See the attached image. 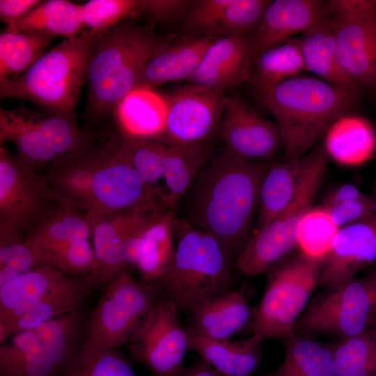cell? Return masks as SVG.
Instances as JSON below:
<instances>
[{
  "label": "cell",
  "mask_w": 376,
  "mask_h": 376,
  "mask_svg": "<svg viewBox=\"0 0 376 376\" xmlns=\"http://www.w3.org/2000/svg\"><path fill=\"white\" fill-rule=\"evenodd\" d=\"M272 163L245 160L224 149L201 169L180 201L182 217L217 239L229 267L253 234L260 185Z\"/></svg>",
  "instance_id": "6da1fadb"
},
{
  "label": "cell",
  "mask_w": 376,
  "mask_h": 376,
  "mask_svg": "<svg viewBox=\"0 0 376 376\" xmlns=\"http://www.w3.org/2000/svg\"><path fill=\"white\" fill-rule=\"evenodd\" d=\"M361 96L318 77L301 75L257 93L280 130L284 161L308 153Z\"/></svg>",
  "instance_id": "7a4b0ae2"
},
{
  "label": "cell",
  "mask_w": 376,
  "mask_h": 376,
  "mask_svg": "<svg viewBox=\"0 0 376 376\" xmlns=\"http://www.w3.org/2000/svg\"><path fill=\"white\" fill-rule=\"evenodd\" d=\"M167 39L150 24L130 19L100 31L87 70V108L97 118L113 114L117 104L136 89L141 73Z\"/></svg>",
  "instance_id": "3957f363"
},
{
  "label": "cell",
  "mask_w": 376,
  "mask_h": 376,
  "mask_svg": "<svg viewBox=\"0 0 376 376\" xmlns=\"http://www.w3.org/2000/svg\"><path fill=\"white\" fill-rule=\"evenodd\" d=\"M99 33L86 31L45 52L19 77L0 86L1 97L22 99L42 111L76 118L89 56Z\"/></svg>",
  "instance_id": "277c9868"
},
{
  "label": "cell",
  "mask_w": 376,
  "mask_h": 376,
  "mask_svg": "<svg viewBox=\"0 0 376 376\" xmlns=\"http://www.w3.org/2000/svg\"><path fill=\"white\" fill-rule=\"evenodd\" d=\"M175 235L174 258L158 281L162 296L171 301L179 313L189 312L201 302L233 290L235 277L213 235L178 215Z\"/></svg>",
  "instance_id": "5b68a950"
},
{
  "label": "cell",
  "mask_w": 376,
  "mask_h": 376,
  "mask_svg": "<svg viewBox=\"0 0 376 376\" xmlns=\"http://www.w3.org/2000/svg\"><path fill=\"white\" fill-rule=\"evenodd\" d=\"M76 118L19 105L0 109V141H10L17 157L36 170L56 159L80 151L94 142Z\"/></svg>",
  "instance_id": "8992f818"
},
{
  "label": "cell",
  "mask_w": 376,
  "mask_h": 376,
  "mask_svg": "<svg viewBox=\"0 0 376 376\" xmlns=\"http://www.w3.org/2000/svg\"><path fill=\"white\" fill-rule=\"evenodd\" d=\"M328 153L324 143L309 152L299 188L292 201L265 228L257 230L237 260L236 267L249 276L266 274L297 246V229L311 207L322 184Z\"/></svg>",
  "instance_id": "52a82bcc"
},
{
  "label": "cell",
  "mask_w": 376,
  "mask_h": 376,
  "mask_svg": "<svg viewBox=\"0 0 376 376\" xmlns=\"http://www.w3.org/2000/svg\"><path fill=\"white\" fill-rule=\"evenodd\" d=\"M323 260L301 253L273 267L267 274L264 294L254 307L250 330L264 339H286L308 304L318 285Z\"/></svg>",
  "instance_id": "ba28073f"
},
{
  "label": "cell",
  "mask_w": 376,
  "mask_h": 376,
  "mask_svg": "<svg viewBox=\"0 0 376 376\" xmlns=\"http://www.w3.org/2000/svg\"><path fill=\"white\" fill-rule=\"evenodd\" d=\"M376 321L374 273L328 285L311 299L295 331L344 339L356 336Z\"/></svg>",
  "instance_id": "9c48e42d"
},
{
  "label": "cell",
  "mask_w": 376,
  "mask_h": 376,
  "mask_svg": "<svg viewBox=\"0 0 376 376\" xmlns=\"http://www.w3.org/2000/svg\"><path fill=\"white\" fill-rule=\"evenodd\" d=\"M60 203L42 175L0 146V245L25 240Z\"/></svg>",
  "instance_id": "30bf717a"
},
{
  "label": "cell",
  "mask_w": 376,
  "mask_h": 376,
  "mask_svg": "<svg viewBox=\"0 0 376 376\" xmlns=\"http://www.w3.org/2000/svg\"><path fill=\"white\" fill-rule=\"evenodd\" d=\"M85 327L86 339L117 348L127 344L162 296L159 281L139 283L124 268L107 284Z\"/></svg>",
  "instance_id": "8fae6325"
},
{
  "label": "cell",
  "mask_w": 376,
  "mask_h": 376,
  "mask_svg": "<svg viewBox=\"0 0 376 376\" xmlns=\"http://www.w3.org/2000/svg\"><path fill=\"white\" fill-rule=\"evenodd\" d=\"M167 208L171 207L166 194L139 178L115 141L103 146L85 212L112 214Z\"/></svg>",
  "instance_id": "7c38bea8"
},
{
  "label": "cell",
  "mask_w": 376,
  "mask_h": 376,
  "mask_svg": "<svg viewBox=\"0 0 376 376\" xmlns=\"http://www.w3.org/2000/svg\"><path fill=\"white\" fill-rule=\"evenodd\" d=\"M179 313L175 304L162 296L127 343L132 359L153 376H180L185 369L189 338Z\"/></svg>",
  "instance_id": "4fadbf2b"
},
{
  "label": "cell",
  "mask_w": 376,
  "mask_h": 376,
  "mask_svg": "<svg viewBox=\"0 0 376 376\" xmlns=\"http://www.w3.org/2000/svg\"><path fill=\"white\" fill-rule=\"evenodd\" d=\"M162 97L165 121L157 141L180 146L198 145L208 143L217 135L225 94L188 83Z\"/></svg>",
  "instance_id": "5bb4252c"
},
{
  "label": "cell",
  "mask_w": 376,
  "mask_h": 376,
  "mask_svg": "<svg viewBox=\"0 0 376 376\" xmlns=\"http://www.w3.org/2000/svg\"><path fill=\"white\" fill-rule=\"evenodd\" d=\"M217 136L224 149L248 161L272 160L283 149L276 122L260 116L237 95H226Z\"/></svg>",
  "instance_id": "9a60e30c"
},
{
  "label": "cell",
  "mask_w": 376,
  "mask_h": 376,
  "mask_svg": "<svg viewBox=\"0 0 376 376\" xmlns=\"http://www.w3.org/2000/svg\"><path fill=\"white\" fill-rule=\"evenodd\" d=\"M175 209L162 210L141 224L125 239L123 262L140 273L143 282L160 279L171 265L176 251Z\"/></svg>",
  "instance_id": "2e32d148"
},
{
  "label": "cell",
  "mask_w": 376,
  "mask_h": 376,
  "mask_svg": "<svg viewBox=\"0 0 376 376\" xmlns=\"http://www.w3.org/2000/svg\"><path fill=\"white\" fill-rule=\"evenodd\" d=\"M269 0L193 1L183 17L189 35L215 37L252 35L258 29Z\"/></svg>",
  "instance_id": "e0dca14e"
},
{
  "label": "cell",
  "mask_w": 376,
  "mask_h": 376,
  "mask_svg": "<svg viewBox=\"0 0 376 376\" xmlns=\"http://www.w3.org/2000/svg\"><path fill=\"white\" fill-rule=\"evenodd\" d=\"M331 19L342 68L363 94L376 93V11Z\"/></svg>",
  "instance_id": "ac0fdd59"
},
{
  "label": "cell",
  "mask_w": 376,
  "mask_h": 376,
  "mask_svg": "<svg viewBox=\"0 0 376 376\" xmlns=\"http://www.w3.org/2000/svg\"><path fill=\"white\" fill-rule=\"evenodd\" d=\"M376 260V214L340 228L322 261L318 285L327 287L354 276Z\"/></svg>",
  "instance_id": "d6986e66"
},
{
  "label": "cell",
  "mask_w": 376,
  "mask_h": 376,
  "mask_svg": "<svg viewBox=\"0 0 376 376\" xmlns=\"http://www.w3.org/2000/svg\"><path fill=\"white\" fill-rule=\"evenodd\" d=\"M328 17L327 6L323 1H270L258 29L251 35L252 58L267 49L303 34Z\"/></svg>",
  "instance_id": "ffe728a7"
},
{
  "label": "cell",
  "mask_w": 376,
  "mask_h": 376,
  "mask_svg": "<svg viewBox=\"0 0 376 376\" xmlns=\"http://www.w3.org/2000/svg\"><path fill=\"white\" fill-rule=\"evenodd\" d=\"M251 60V35L219 37L187 82L224 94L227 89L246 81Z\"/></svg>",
  "instance_id": "44dd1931"
},
{
  "label": "cell",
  "mask_w": 376,
  "mask_h": 376,
  "mask_svg": "<svg viewBox=\"0 0 376 376\" xmlns=\"http://www.w3.org/2000/svg\"><path fill=\"white\" fill-rule=\"evenodd\" d=\"M98 283L100 282L93 272L85 277L75 276L68 283L23 308L1 315V343L17 332L34 330L46 321L77 311L81 302Z\"/></svg>",
  "instance_id": "7402d4cb"
},
{
  "label": "cell",
  "mask_w": 376,
  "mask_h": 376,
  "mask_svg": "<svg viewBox=\"0 0 376 376\" xmlns=\"http://www.w3.org/2000/svg\"><path fill=\"white\" fill-rule=\"evenodd\" d=\"M217 38L187 34L175 41L167 40L145 66L136 88L153 90L166 83L187 81Z\"/></svg>",
  "instance_id": "603a6c76"
},
{
  "label": "cell",
  "mask_w": 376,
  "mask_h": 376,
  "mask_svg": "<svg viewBox=\"0 0 376 376\" xmlns=\"http://www.w3.org/2000/svg\"><path fill=\"white\" fill-rule=\"evenodd\" d=\"M254 307L249 304L246 286L231 290L198 304L189 313L192 331L217 339L230 338L251 328Z\"/></svg>",
  "instance_id": "cb8c5ba5"
},
{
  "label": "cell",
  "mask_w": 376,
  "mask_h": 376,
  "mask_svg": "<svg viewBox=\"0 0 376 376\" xmlns=\"http://www.w3.org/2000/svg\"><path fill=\"white\" fill-rule=\"evenodd\" d=\"M164 210L112 214L87 212L92 222L93 250L97 262L94 274L100 283L107 284L126 268L123 262L122 249L127 237L152 216Z\"/></svg>",
  "instance_id": "d4e9b609"
},
{
  "label": "cell",
  "mask_w": 376,
  "mask_h": 376,
  "mask_svg": "<svg viewBox=\"0 0 376 376\" xmlns=\"http://www.w3.org/2000/svg\"><path fill=\"white\" fill-rule=\"evenodd\" d=\"M103 146L94 143L80 151L62 156L47 166L42 175L61 204L84 210Z\"/></svg>",
  "instance_id": "484cf974"
},
{
  "label": "cell",
  "mask_w": 376,
  "mask_h": 376,
  "mask_svg": "<svg viewBox=\"0 0 376 376\" xmlns=\"http://www.w3.org/2000/svg\"><path fill=\"white\" fill-rule=\"evenodd\" d=\"M189 347L223 376H251L259 368L263 358L264 338L252 334L247 338H208L187 327Z\"/></svg>",
  "instance_id": "4316f807"
},
{
  "label": "cell",
  "mask_w": 376,
  "mask_h": 376,
  "mask_svg": "<svg viewBox=\"0 0 376 376\" xmlns=\"http://www.w3.org/2000/svg\"><path fill=\"white\" fill-rule=\"evenodd\" d=\"M299 38L306 70L330 84L363 95L339 63L330 16Z\"/></svg>",
  "instance_id": "83f0119b"
},
{
  "label": "cell",
  "mask_w": 376,
  "mask_h": 376,
  "mask_svg": "<svg viewBox=\"0 0 376 376\" xmlns=\"http://www.w3.org/2000/svg\"><path fill=\"white\" fill-rule=\"evenodd\" d=\"M308 158L309 152L297 159L271 164L260 185L257 230L270 224L292 201L299 188Z\"/></svg>",
  "instance_id": "f1b7e54d"
},
{
  "label": "cell",
  "mask_w": 376,
  "mask_h": 376,
  "mask_svg": "<svg viewBox=\"0 0 376 376\" xmlns=\"http://www.w3.org/2000/svg\"><path fill=\"white\" fill-rule=\"evenodd\" d=\"M165 104L153 90L136 88L116 107L113 115L122 136L157 141L165 121Z\"/></svg>",
  "instance_id": "f546056e"
},
{
  "label": "cell",
  "mask_w": 376,
  "mask_h": 376,
  "mask_svg": "<svg viewBox=\"0 0 376 376\" xmlns=\"http://www.w3.org/2000/svg\"><path fill=\"white\" fill-rule=\"evenodd\" d=\"M284 347L282 363L265 376H336L334 343L295 331L284 340Z\"/></svg>",
  "instance_id": "4dcf8cb0"
},
{
  "label": "cell",
  "mask_w": 376,
  "mask_h": 376,
  "mask_svg": "<svg viewBox=\"0 0 376 376\" xmlns=\"http://www.w3.org/2000/svg\"><path fill=\"white\" fill-rule=\"evenodd\" d=\"M164 144L163 178L166 197L170 207L177 210L198 172L214 155V150L209 142L191 146Z\"/></svg>",
  "instance_id": "1f68e13d"
},
{
  "label": "cell",
  "mask_w": 376,
  "mask_h": 376,
  "mask_svg": "<svg viewBox=\"0 0 376 376\" xmlns=\"http://www.w3.org/2000/svg\"><path fill=\"white\" fill-rule=\"evenodd\" d=\"M306 70L299 36L266 49L251 62L246 81L264 92Z\"/></svg>",
  "instance_id": "d6a6232c"
},
{
  "label": "cell",
  "mask_w": 376,
  "mask_h": 376,
  "mask_svg": "<svg viewBox=\"0 0 376 376\" xmlns=\"http://www.w3.org/2000/svg\"><path fill=\"white\" fill-rule=\"evenodd\" d=\"M325 135L324 146L329 157L344 166L363 164L373 157L376 148L375 132L362 118L341 117Z\"/></svg>",
  "instance_id": "836d02e7"
},
{
  "label": "cell",
  "mask_w": 376,
  "mask_h": 376,
  "mask_svg": "<svg viewBox=\"0 0 376 376\" xmlns=\"http://www.w3.org/2000/svg\"><path fill=\"white\" fill-rule=\"evenodd\" d=\"M84 29L80 4L66 0L42 1L5 31L29 32L71 38Z\"/></svg>",
  "instance_id": "e575fe53"
},
{
  "label": "cell",
  "mask_w": 376,
  "mask_h": 376,
  "mask_svg": "<svg viewBox=\"0 0 376 376\" xmlns=\"http://www.w3.org/2000/svg\"><path fill=\"white\" fill-rule=\"evenodd\" d=\"M59 373L33 330L17 332L1 343L0 376H58Z\"/></svg>",
  "instance_id": "d590c367"
},
{
  "label": "cell",
  "mask_w": 376,
  "mask_h": 376,
  "mask_svg": "<svg viewBox=\"0 0 376 376\" xmlns=\"http://www.w3.org/2000/svg\"><path fill=\"white\" fill-rule=\"evenodd\" d=\"M75 276L42 265L0 287V316L10 314L70 282Z\"/></svg>",
  "instance_id": "8d00e7d4"
},
{
  "label": "cell",
  "mask_w": 376,
  "mask_h": 376,
  "mask_svg": "<svg viewBox=\"0 0 376 376\" xmlns=\"http://www.w3.org/2000/svg\"><path fill=\"white\" fill-rule=\"evenodd\" d=\"M54 36L5 31L0 34V86L26 72L44 53Z\"/></svg>",
  "instance_id": "74e56055"
},
{
  "label": "cell",
  "mask_w": 376,
  "mask_h": 376,
  "mask_svg": "<svg viewBox=\"0 0 376 376\" xmlns=\"http://www.w3.org/2000/svg\"><path fill=\"white\" fill-rule=\"evenodd\" d=\"M91 234L92 222L86 212L60 203L48 213L25 240L42 247L88 240Z\"/></svg>",
  "instance_id": "f35d334b"
},
{
  "label": "cell",
  "mask_w": 376,
  "mask_h": 376,
  "mask_svg": "<svg viewBox=\"0 0 376 376\" xmlns=\"http://www.w3.org/2000/svg\"><path fill=\"white\" fill-rule=\"evenodd\" d=\"M58 376L136 375L130 361L118 349L86 339Z\"/></svg>",
  "instance_id": "ab89813d"
},
{
  "label": "cell",
  "mask_w": 376,
  "mask_h": 376,
  "mask_svg": "<svg viewBox=\"0 0 376 376\" xmlns=\"http://www.w3.org/2000/svg\"><path fill=\"white\" fill-rule=\"evenodd\" d=\"M336 376H376V322L363 332L334 342Z\"/></svg>",
  "instance_id": "60d3db41"
},
{
  "label": "cell",
  "mask_w": 376,
  "mask_h": 376,
  "mask_svg": "<svg viewBox=\"0 0 376 376\" xmlns=\"http://www.w3.org/2000/svg\"><path fill=\"white\" fill-rule=\"evenodd\" d=\"M81 316L77 311L43 322L34 329L52 361L61 370L78 348Z\"/></svg>",
  "instance_id": "b9f144b4"
},
{
  "label": "cell",
  "mask_w": 376,
  "mask_h": 376,
  "mask_svg": "<svg viewBox=\"0 0 376 376\" xmlns=\"http://www.w3.org/2000/svg\"><path fill=\"white\" fill-rule=\"evenodd\" d=\"M339 229L325 207H311L302 216L297 229L299 253L312 259L324 260Z\"/></svg>",
  "instance_id": "7bdbcfd3"
},
{
  "label": "cell",
  "mask_w": 376,
  "mask_h": 376,
  "mask_svg": "<svg viewBox=\"0 0 376 376\" xmlns=\"http://www.w3.org/2000/svg\"><path fill=\"white\" fill-rule=\"evenodd\" d=\"M114 141L118 150L129 162L139 178L146 184L155 188L153 185L164 176L165 144L150 139L122 136Z\"/></svg>",
  "instance_id": "ee69618b"
},
{
  "label": "cell",
  "mask_w": 376,
  "mask_h": 376,
  "mask_svg": "<svg viewBox=\"0 0 376 376\" xmlns=\"http://www.w3.org/2000/svg\"><path fill=\"white\" fill-rule=\"evenodd\" d=\"M37 248L45 264L68 275H88L95 273L97 269L95 252L88 240L56 243Z\"/></svg>",
  "instance_id": "f6af8a7d"
},
{
  "label": "cell",
  "mask_w": 376,
  "mask_h": 376,
  "mask_svg": "<svg viewBox=\"0 0 376 376\" xmlns=\"http://www.w3.org/2000/svg\"><path fill=\"white\" fill-rule=\"evenodd\" d=\"M340 228L366 217L376 214V196L361 192L350 184L333 189L323 201Z\"/></svg>",
  "instance_id": "bcb514c9"
},
{
  "label": "cell",
  "mask_w": 376,
  "mask_h": 376,
  "mask_svg": "<svg viewBox=\"0 0 376 376\" xmlns=\"http://www.w3.org/2000/svg\"><path fill=\"white\" fill-rule=\"evenodd\" d=\"M80 6L84 28L100 32L141 14L142 0H91Z\"/></svg>",
  "instance_id": "7dc6e473"
},
{
  "label": "cell",
  "mask_w": 376,
  "mask_h": 376,
  "mask_svg": "<svg viewBox=\"0 0 376 376\" xmlns=\"http://www.w3.org/2000/svg\"><path fill=\"white\" fill-rule=\"evenodd\" d=\"M45 264L38 249L25 240L0 245V287Z\"/></svg>",
  "instance_id": "c3c4849f"
},
{
  "label": "cell",
  "mask_w": 376,
  "mask_h": 376,
  "mask_svg": "<svg viewBox=\"0 0 376 376\" xmlns=\"http://www.w3.org/2000/svg\"><path fill=\"white\" fill-rule=\"evenodd\" d=\"M193 1L142 0L141 14L149 19L148 24L168 23L184 17Z\"/></svg>",
  "instance_id": "681fc988"
},
{
  "label": "cell",
  "mask_w": 376,
  "mask_h": 376,
  "mask_svg": "<svg viewBox=\"0 0 376 376\" xmlns=\"http://www.w3.org/2000/svg\"><path fill=\"white\" fill-rule=\"evenodd\" d=\"M331 18H344L376 11V0H329L326 1Z\"/></svg>",
  "instance_id": "f907efd6"
},
{
  "label": "cell",
  "mask_w": 376,
  "mask_h": 376,
  "mask_svg": "<svg viewBox=\"0 0 376 376\" xmlns=\"http://www.w3.org/2000/svg\"><path fill=\"white\" fill-rule=\"evenodd\" d=\"M41 1L39 0H1L0 19L7 26L23 17Z\"/></svg>",
  "instance_id": "816d5d0a"
},
{
  "label": "cell",
  "mask_w": 376,
  "mask_h": 376,
  "mask_svg": "<svg viewBox=\"0 0 376 376\" xmlns=\"http://www.w3.org/2000/svg\"><path fill=\"white\" fill-rule=\"evenodd\" d=\"M180 376H223L200 357L185 368Z\"/></svg>",
  "instance_id": "f5cc1de1"
},
{
  "label": "cell",
  "mask_w": 376,
  "mask_h": 376,
  "mask_svg": "<svg viewBox=\"0 0 376 376\" xmlns=\"http://www.w3.org/2000/svg\"><path fill=\"white\" fill-rule=\"evenodd\" d=\"M373 194H374L376 196V178L375 180L374 185H373Z\"/></svg>",
  "instance_id": "db71d44e"
},
{
  "label": "cell",
  "mask_w": 376,
  "mask_h": 376,
  "mask_svg": "<svg viewBox=\"0 0 376 376\" xmlns=\"http://www.w3.org/2000/svg\"><path fill=\"white\" fill-rule=\"evenodd\" d=\"M374 273V275H375V281H376V270L373 272Z\"/></svg>",
  "instance_id": "11a10c76"
}]
</instances>
